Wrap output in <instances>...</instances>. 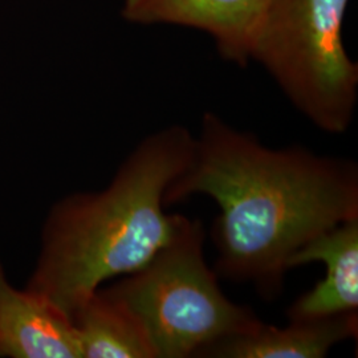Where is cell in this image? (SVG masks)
I'll return each mask as SVG.
<instances>
[{
	"instance_id": "obj_1",
	"label": "cell",
	"mask_w": 358,
	"mask_h": 358,
	"mask_svg": "<svg viewBox=\"0 0 358 358\" xmlns=\"http://www.w3.org/2000/svg\"><path fill=\"white\" fill-rule=\"evenodd\" d=\"M192 194L217 201L213 226L217 269L234 282H254L273 299L288 260L304 244L358 217L353 162L300 146L269 149L252 134L206 113L192 158L165 192V206Z\"/></svg>"
},
{
	"instance_id": "obj_2",
	"label": "cell",
	"mask_w": 358,
	"mask_h": 358,
	"mask_svg": "<svg viewBox=\"0 0 358 358\" xmlns=\"http://www.w3.org/2000/svg\"><path fill=\"white\" fill-rule=\"evenodd\" d=\"M194 141L183 127L159 130L129 155L106 190L55 206L28 289L72 321L103 282L146 266L178 227L182 215L165 211V192L189 165Z\"/></svg>"
},
{
	"instance_id": "obj_3",
	"label": "cell",
	"mask_w": 358,
	"mask_h": 358,
	"mask_svg": "<svg viewBox=\"0 0 358 358\" xmlns=\"http://www.w3.org/2000/svg\"><path fill=\"white\" fill-rule=\"evenodd\" d=\"M203 243L202 223L182 215L173 238L146 266L101 289L140 324L157 358L195 357L208 344L262 322L223 294Z\"/></svg>"
},
{
	"instance_id": "obj_4",
	"label": "cell",
	"mask_w": 358,
	"mask_h": 358,
	"mask_svg": "<svg viewBox=\"0 0 358 358\" xmlns=\"http://www.w3.org/2000/svg\"><path fill=\"white\" fill-rule=\"evenodd\" d=\"M348 0H271L251 59L319 128L343 133L357 100L358 66L343 43Z\"/></svg>"
},
{
	"instance_id": "obj_5",
	"label": "cell",
	"mask_w": 358,
	"mask_h": 358,
	"mask_svg": "<svg viewBox=\"0 0 358 358\" xmlns=\"http://www.w3.org/2000/svg\"><path fill=\"white\" fill-rule=\"evenodd\" d=\"M271 0H145L124 13L130 22L170 23L208 32L223 57L244 65Z\"/></svg>"
},
{
	"instance_id": "obj_6",
	"label": "cell",
	"mask_w": 358,
	"mask_h": 358,
	"mask_svg": "<svg viewBox=\"0 0 358 358\" xmlns=\"http://www.w3.org/2000/svg\"><path fill=\"white\" fill-rule=\"evenodd\" d=\"M325 264V278L288 308L289 320L320 319L358 309V217L321 232L288 260V271Z\"/></svg>"
},
{
	"instance_id": "obj_7",
	"label": "cell",
	"mask_w": 358,
	"mask_h": 358,
	"mask_svg": "<svg viewBox=\"0 0 358 358\" xmlns=\"http://www.w3.org/2000/svg\"><path fill=\"white\" fill-rule=\"evenodd\" d=\"M0 357L83 358L72 321L41 294L13 288L1 264Z\"/></svg>"
},
{
	"instance_id": "obj_8",
	"label": "cell",
	"mask_w": 358,
	"mask_h": 358,
	"mask_svg": "<svg viewBox=\"0 0 358 358\" xmlns=\"http://www.w3.org/2000/svg\"><path fill=\"white\" fill-rule=\"evenodd\" d=\"M357 312L320 319L291 320L285 328L260 322L250 332L220 338L202 348V358H322L333 346L356 337Z\"/></svg>"
},
{
	"instance_id": "obj_9",
	"label": "cell",
	"mask_w": 358,
	"mask_h": 358,
	"mask_svg": "<svg viewBox=\"0 0 358 358\" xmlns=\"http://www.w3.org/2000/svg\"><path fill=\"white\" fill-rule=\"evenodd\" d=\"M83 358H157L140 324L99 288L72 317Z\"/></svg>"
},
{
	"instance_id": "obj_10",
	"label": "cell",
	"mask_w": 358,
	"mask_h": 358,
	"mask_svg": "<svg viewBox=\"0 0 358 358\" xmlns=\"http://www.w3.org/2000/svg\"><path fill=\"white\" fill-rule=\"evenodd\" d=\"M145 0H125V8H124V13L131 11L133 8L138 7L140 4H142Z\"/></svg>"
}]
</instances>
